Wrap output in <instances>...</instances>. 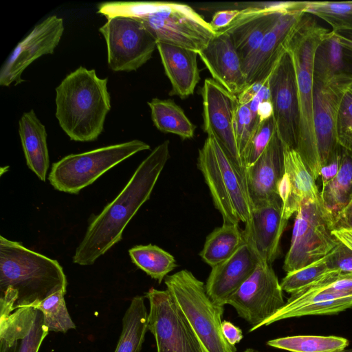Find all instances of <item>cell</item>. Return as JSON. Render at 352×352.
<instances>
[{"label":"cell","mask_w":352,"mask_h":352,"mask_svg":"<svg viewBox=\"0 0 352 352\" xmlns=\"http://www.w3.org/2000/svg\"><path fill=\"white\" fill-rule=\"evenodd\" d=\"M99 28L107 47V63L114 72L136 71L152 56L157 41L136 19L116 16Z\"/></svg>","instance_id":"obj_10"},{"label":"cell","mask_w":352,"mask_h":352,"mask_svg":"<svg viewBox=\"0 0 352 352\" xmlns=\"http://www.w3.org/2000/svg\"><path fill=\"white\" fill-rule=\"evenodd\" d=\"M326 256L306 267L287 273L282 279L283 291L290 294L309 286L329 272Z\"/></svg>","instance_id":"obj_36"},{"label":"cell","mask_w":352,"mask_h":352,"mask_svg":"<svg viewBox=\"0 0 352 352\" xmlns=\"http://www.w3.org/2000/svg\"><path fill=\"white\" fill-rule=\"evenodd\" d=\"M144 297L133 298L122 318V329L114 352H140L148 331Z\"/></svg>","instance_id":"obj_29"},{"label":"cell","mask_w":352,"mask_h":352,"mask_svg":"<svg viewBox=\"0 0 352 352\" xmlns=\"http://www.w3.org/2000/svg\"><path fill=\"white\" fill-rule=\"evenodd\" d=\"M221 328L224 338L232 346L239 343L243 337L241 329L230 321L223 320Z\"/></svg>","instance_id":"obj_44"},{"label":"cell","mask_w":352,"mask_h":352,"mask_svg":"<svg viewBox=\"0 0 352 352\" xmlns=\"http://www.w3.org/2000/svg\"><path fill=\"white\" fill-rule=\"evenodd\" d=\"M197 166L223 223L250 222L252 204L244 173L212 134L199 150Z\"/></svg>","instance_id":"obj_6"},{"label":"cell","mask_w":352,"mask_h":352,"mask_svg":"<svg viewBox=\"0 0 352 352\" xmlns=\"http://www.w3.org/2000/svg\"><path fill=\"white\" fill-rule=\"evenodd\" d=\"M244 352H261L259 351L255 350L254 349H247Z\"/></svg>","instance_id":"obj_49"},{"label":"cell","mask_w":352,"mask_h":352,"mask_svg":"<svg viewBox=\"0 0 352 352\" xmlns=\"http://www.w3.org/2000/svg\"><path fill=\"white\" fill-rule=\"evenodd\" d=\"M227 304L232 305L239 316L252 325L250 332L258 329L263 322L278 312L285 301L272 265L257 258L254 270Z\"/></svg>","instance_id":"obj_11"},{"label":"cell","mask_w":352,"mask_h":352,"mask_svg":"<svg viewBox=\"0 0 352 352\" xmlns=\"http://www.w3.org/2000/svg\"><path fill=\"white\" fill-rule=\"evenodd\" d=\"M305 12L283 13L256 52L243 64L248 86L267 78L287 50V41Z\"/></svg>","instance_id":"obj_19"},{"label":"cell","mask_w":352,"mask_h":352,"mask_svg":"<svg viewBox=\"0 0 352 352\" xmlns=\"http://www.w3.org/2000/svg\"><path fill=\"white\" fill-rule=\"evenodd\" d=\"M243 241L239 223H223L208 235L199 256L213 267L232 255Z\"/></svg>","instance_id":"obj_30"},{"label":"cell","mask_w":352,"mask_h":352,"mask_svg":"<svg viewBox=\"0 0 352 352\" xmlns=\"http://www.w3.org/2000/svg\"><path fill=\"white\" fill-rule=\"evenodd\" d=\"M107 19L123 16L138 20L157 43L199 53L216 36L209 22L190 6L164 1H116L98 6Z\"/></svg>","instance_id":"obj_3"},{"label":"cell","mask_w":352,"mask_h":352,"mask_svg":"<svg viewBox=\"0 0 352 352\" xmlns=\"http://www.w3.org/2000/svg\"><path fill=\"white\" fill-rule=\"evenodd\" d=\"M334 33L339 43L352 52V32L340 31Z\"/></svg>","instance_id":"obj_48"},{"label":"cell","mask_w":352,"mask_h":352,"mask_svg":"<svg viewBox=\"0 0 352 352\" xmlns=\"http://www.w3.org/2000/svg\"><path fill=\"white\" fill-rule=\"evenodd\" d=\"M168 158L169 142L166 140L140 163L121 192L90 222L74 255V263L94 264L122 239L129 222L150 198Z\"/></svg>","instance_id":"obj_1"},{"label":"cell","mask_w":352,"mask_h":352,"mask_svg":"<svg viewBox=\"0 0 352 352\" xmlns=\"http://www.w3.org/2000/svg\"><path fill=\"white\" fill-rule=\"evenodd\" d=\"M320 198L333 222L352 199V153L344 148L340 169L333 179L322 186Z\"/></svg>","instance_id":"obj_28"},{"label":"cell","mask_w":352,"mask_h":352,"mask_svg":"<svg viewBox=\"0 0 352 352\" xmlns=\"http://www.w3.org/2000/svg\"><path fill=\"white\" fill-rule=\"evenodd\" d=\"M267 344L289 352H342L349 340L336 336L298 335L270 340Z\"/></svg>","instance_id":"obj_32"},{"label":"cell","mask_w":352,"mask_h":352,"mask_svg":"<svg viewBox=\"0 0 352 352\" xmlns=\"http://www.w3.org/2000/svg\"><path fill=\"white\" fill-rule=\"evenodd\" d=\"M107 82L80 66L56 88L55 116L71 140L91 142L102 133L111 109Z\"/></svg>","instance_id":"obj_4"},{"label":"cell","mask_w":352,"mask_h":352,"mask_svg":"<svg viewBox=\"0 0 352 352\" xmlns=\"http://www.w3.org/2000/svg\"><path fill=\"white\" fill-rule=\"evenodd\" d=\"M204 130L213 135L234 162L244 173L235 138L234 121L239 105L234 95L212 78H206L201 89Z\"/></svg>","instance_id":"obj_15"},{"label":"cell","mask_w":352,"mask_h":352,"mask_svg":"<svg viewBox=\"0 0 352 352\" xmlns=\"http://www.w3.org/2000/svg\"><path fill=\"white\" fill-rule=\"evenodd\" d=\"M148 330L153 335L157 352H204L169 292L151 288Z\"/></svg>","instance_id":"obj_12"},{"label":"cell","mask_w":352,"mask_h":352,"mask_svg":"<svg viewBox=\"0 0 352 352\" xmlns=\"http://www.w3.org/2000/svg\"><path fill=\"white\" fill-rule=\"evenodd\" d=\"M338 144L352 153V86L344 92L336 122Z\"/></svg>","instance_id":"obj_38"},{"label":"cell","mask_w":352,"mask_h":352,"mask_svg":"<svg viewBox=\"0 0 352 352\" xmlns=\"http://www.w3.org/2000/svg\"><path fill=\"white\" fill-rule=\"evenodd\" d=\"M314 80L321 83L352 82V52L330 30L316 50Z\"/></svg>","instance_id":"obj_25"},{"label":"cell","mask_w":352,"mask_h":352,"mask_svg":"<svg viewBox=\"0 0 352 352\" xmlns=\"http://www.w3.org/2000/svg\"><path fill=\"white\" fill-rule=\"evenodd\" d=\"M64 32L62 18L52 15L36 25L11 52L0 70V85L23 81V71L39 57L54 53Z\"/></svg>","instance_id":"obj_16"},{"label":"cell","mask_w":352,"mask_h":352,"mask_svg":"<svg viewBox=\"0 0 352 352\" xmlns=\"http://www.w3.org/2000/svg\"><path fill=\"white\" fill-rule=\"evenodd\" d=\"M48 333L39 310L16 309L0 316V352H38Z\"/></svg>","instance_id":"obj_20"},{"label":"cell","mask_w":352,"mask_h":352,"mask_svg":"<svg viewBox=\"0 0 352 352\" xmlns=\"http://www.w3.org/2000/svg\"><path fill=\"white\" fill-rule=\"evenodd\" d=\"M326 259L329 271L352 272V250L342 242L326 256Z\"/></svg>","instance_id":"obj_40"},{"label":"cell","mask_w":352,"mask_h":352,"mask_svg":"<svg viewBox=\"0 0 352 352\" xmlns=\"http://www.w3.org/2000/svg\"><path fill=\"white\" fill-rule=\"evenodd\" d=\"M342 352H352V348L348 349H346L344 351H342Z\"/></svg>","instance_id":"obj_50"},{"label":"cell","mask_w":352,"mask_h":352,"mask_svg":"<svg viewBox=\"0 0 352 352\" xmlns=\"http://www.w3.org/2000/svg\"><path fill=\"white\" fill-rule=\"evenodd\" d=\"M257 116L259 122L273 116V106L271 100L263 101L259 104Z\"/></svg>","instance_id":"obj_46"},{"label":"cell","mask_w":352,"mask_h":352,"mask_svg":"<svg viewBox=\"0 0 352 352\" xmlns=\"http://www.w3.org/2000/svg\"><path fill=\"white\" fill-rule=\"evenodd\" d=\"M330 30L305 14L287 43L295 72L299 106V133L296 151L315 180L320 177L314 123V58L316 50Z\"/></svg>","instance_id":"obj_5"},{"label":"cell","mask_w":352,"mask_h":352,"mask_svg":"<svg viewBox=\"0 0 352 352\" xmlns=\"http://www.w3.org/2000/svg\"><path fill=\"white\" fill-rule=\"evenodd\" d=\"M276 133L283 146L296 149L299 106L293 63L287 50L269 78Z\"/></svg>","instance_id":"obj_14"},{"label":"cell","mask_w":352,"mask_h":352,"mask_svg":"<svg viewBox=\"0 0 352 352\" xmlns=\"http://www.w3.org/2000/svg\"><path fill=\"white\" fill-rule=\"evenodd\" d=\"M132 262L152 278L161 283L177 266L175 257L155 245H139L129 250Z\"/></svg>","instance_id":"obj_33"},{"label":"cell","mask_w":352,"mask_h":352,"mask_svg":"<svg viewBox=\"0 0 352 352\" xmlns=\"http://www.w3.org/2000/svg\"><path fill=\"white\" fill-rule=\"evenodd\" d=\"M257 125L253 122L248 104H239V103L234 117V129L237 147L242 162L252 134Z\"/></svg>","instance_id":"obj_39"},{"label":"cell","mask_w":352,"mask_h":352,"mask_svg":"<svg viewBox=\"0 0 352 352\" xmlns=\"http://www.w3.org/2000/svg\"><path fill=\"white\" fill-rule=\"evenodd\" d=\"M276 133L274 117L260 122L254 129L243 158L245 168L252 165L264 152Z\"/></svg>","instance_id":"obj_37"},{"label":"cell","mask_w":352,"mask_h":352,"mask_svg":"<svg viewBox=\"0 0 352 352\" xmlns=\"http://www.w3.org/2000/svg\"><path fill=\"white\" fill-rule=\"evenodd\" d=\"M333 234L340 242L352 250V229L333 230Z\"/></svg>","instance_id":"obj_47"},{"label":"cell","mask_w":352,"mask_h":352,"mask_svg":"<svg viewBox=\"0 0 352 352\" xmlns=\"http://www.w3.org/2000/svg\"><path fill=\"white\" fill-rule=\"evenodd\" d=\"M352 82L321 83L314 80V123L319 163L322 168L339 144L336 122L344 92Z\"/></svg>","instance_id":"obj_17"},{"label":"cell","mask_w":352,"mask_h":352,"mask_svg":"<svg viewBox=\"0 0 352 352\" xmlns=\"http://www.w3.org/2000/svg\"><path fill=\"white\" fill-rule=\"evenodd\" d=\"M59 263L0 236V316L30 307L58 291L67 292Z\"/></svg>","instance_id":"obj_2"},{"label":"cell","mask_w":352,"mask_h":352,"mask_svg":"<svg viewBox=\"0 0 352 352\" xmlns=\"http://www.w3.org/2000/svg\"><path fill=\"white\" fill-rule=\"evenodd\" d=\"M198 54L212 79L230 93L238 96L248 87L242 60L227 33L217 32Z\"/></svg>","instance_id":"obj_22"},{"label":"cell","mask_w":352,"mask_h":352,"mask_svg":"<svg viewBox=\"0 0 352 352\" xmlns=\"http://www.w3.org/2000/svg\"><path fill=\"white\" fill-rule=\"evenodd\" d=\"M149 148L150 146L146 142L133 140L70 154L52 164L48 179L57 190L78 194L116 165Z\"/></svg>","instance_id":"obj_8"},{"label":"cell","mask_w":352,"mask_h":352,"mask_svg":"<svg viewBox=\"0 0 352 352\" xmlns=\"http://www.w3.org/2000/svg\"><path fill=\"white\" fill-rule=\"evenodd\" d=\"M241 13V10L223 9L216 11L209 22L212 28L218 32L228 28Z\"/></svg>","instance_id":"obj_42"},{"label":"cell","mask_w":352,"mask_h":352,"mask_svg":"<svg viewBox=\"0 0 352 352\" xmlns=\"http://www.w3.org/2000/svg\"><path fill=\"white\" fill-rule=\"evenodd\" d=\"M66 293L62 290L56 292L30 307L42 313L44 324L49 331L66 333L76 329L66 306L64 297Z\"/></svg>","instance_id":"obj_35"},{"label":"cell","mask_w":352,"mask_h":352,"mask_svg":"<svg viewBox=\"0 0 352 352\" xmlns=\"http://www.w3.org/2000/svg\"><path fill=\"white\" fill-rule=\"evenodd\" d=\"M280 197L253 206L243 236L255 256L272 264L278 255L280 241L287 222L283 218Z\"/></svg>","instance_id":"obj_18"},{"label":"cell","mask_w":352,"mask_h":352,"mask_svg":"<svg viewBox=\"0 0 352 352\" xmlns=\"http://www.w3.org/2000/svg\"><path fill=\"white\" fill-rule=\"evenodd\" d=\"M157 49L165 74L171 83L170 95L182 99L192 95L200 80L197 61L198 53L162 43H157Z\"/></svg>","instance_id":"obj_24"},{"label":"cell","mask_w":352,"mask_h":352,"mask_svg":"<svg viewBox=\"0 0 352 352\" xmlns=\"http://www.w3.org/2000/svg\"><path fill=\"white\" fill-rule=\"evenodd\" d=\"M19 133L28 168L45 182L50 164L47 133L33 109L22 115Z\"/></svg>","instance_id":"obj_26"},{"label":"cell","mask_w":352,"mask_h":352,"mask_svg":"<svg viewBox=\"0 0 352 352\" xmlns=\"http://www.w3.org/2000/svg\"><path fill=\"white\" fill-rule=\"evenodd\" d=\"M148 105L153 122L158 130L175 134L183 140L193 137L196 126L173 100L155 98L148 102Z\"/></svg>","instance_id":"obj_31"},{"label":"cell","mask_w":352,"mask_h":352,"mask_svg":"<svg viewBox=\"0 0 352 352\" xmlns=\"http://www.w3.org/2000/svg\"><path fill=\"white\" fill-rule=\"evenodd\" d=\"M283 151L284 170L290 182L292 201L297 212L305 200H319L320 192L299 153L285 146H283Z\"/></svg>","instance_id":"obj_27"},{"label":"cell","mask_w":352,"mask_h":352,"mask_svg":"<svg viewBox=\"0 0 352 352\" xmlns=\"http://www.w3.org/2000/svg\"><path fill=\"white\" fill-rule=\"evenodd\" d=\"M352 229V199L333 221V230Z\"/></svg>","instance_id":"obj_45"},{"label":"cell","mask_w":352,"mask_h":352,"mask_svg":"<svg viewBox=\"0 0 352 352\" xmlns=\"http://www.w3.org/2000/svg\"><path fill=\"white\" fill-rule=\"evenodd\" d=\"M304 6L305 1L243 3L239 7V16L228 28L218 32L229 34L243 64L283 13L303 12Z\"/></svg>","instance_id":"obj_13"},{"label":"cell","mask_w":352,"mask_h":352,"mask_svg":"<svg viewBox=\"0 0 352 352\" xmlns=\"http://www.w3.org/2000/svg\"><path fill=\"white\" fill-rule=\"evenodd\" d=\"M342 147L340 145L329 161L321 168L320 177L322 186L326 185L337 175L341 163Z\"/></svg>","instance_id":"obj_41"},{"label":"cell","mask_w":352,"mask_h":352,"mask_svg":"<svg viewBox=\"0 0 352 352\" xmlns=\"http://www.w3.org/2000/svg\"><path fill=\"white\" fill-rule=\"evenodd\" d=\"M270 76L264 80L256 81L248 85L237 96L239 104H248L257 95L265 83L269 80Z\"/></svg>","instance_id":"obj_43"},{"label":"cell","mask_w":352,"mask_h":352,"mask_svg":"<svg viewBox=\"0 0 352 352\" xmlns=\"http://www.w3.org/2000/svg\"><path fill=\"white\" fill-rule=\"evenodd\" d=\"M284 173L283 145L275 133L259 158L244 170L252 207L280 197L278 184Z\"/></svg>","instance_id":"obj_23"},{"label":"cell","mask_w":352,"mask_h":352,"mask_svg":"<svg viewBox=\"0 0 352 352\" xmlns=\"http://www.w3.org/2000/svg\"><path fill=\"white\" fill-rule=\"evenodd\" d=\"M256 263L257 258L244 237L232 255L212 267L205 285L210 298L216 305L224 307L252 274Z\"/></svg>","instance_id":"obj_21"},{"label":"cell","mask_w":352,"mask_h":352,"mask_svg":"<svg viewBox=\"0 0 352 352\" xmlns=\"http://www.w3.org/2000/svg\"><path fill=\"white\" fill-rule=\"evenodd\" d=\"M164 283L204 352H236L222 332L223 307L213 302L202 281L182 270L166 276Z\"/></svg>","instance_id":"obj_7"},{"label":"cell","mask_w":352,"mask_h":352,"mask_svg":"<svg viewBox=\"0 0 352 352\" xmlns=\"http://www.w3.org/2000/svg\"><path fill=\"white\" fill-rule=\"evenodd\" d=\"M333 222L319 200H305L296 213L290 247L283 270L291 272L329 254L340 241L333 234Z\"/></svg>","instance_id":"obj_9"},{"label":"cell","mask_w":352,"mask_h":352,"mask_svg":"<svg viewBox=\"0 0 352 352\" xmlns=\"http://www.w3.org/2000/svg\"><path fill=\"white\" fill-rule=\"evenodd\" d=\"M303 12L327 23L332 32H352V1H305Z\"/></svg>","instance_id":"obj_34"}]
</instances>
